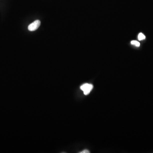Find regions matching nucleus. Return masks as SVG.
<instances>
[{
    "mask_svg": "<svg viewBox=\"0 0 153 153\" xmlns=\"http://www.w3.org/2000/svg\"><path fill=\"white\" fill-rule=\"evenodd\" d=\"M80 153H90V152L89 151V150H84L82 151L81 152H80Z\"/></svg>",
    "mask_w": 153,
    "mask_h": 153,
    "instance_id": "5",
    "label": "nucleus"
},
{
    "mask_svg": "<svg viewBox=\"0 0 153 153\" xmlns=\"http://www.w3.org/2000/svg\"><path fill=\"white\" fill-rule=\"evenodd\" d=\"M40 25L41 21L39 20H36L29 25L28 26L29 30L31 32L35 31L39 28Z\"/></svg>",
    "mask_w": 153,
    "mask_h": 153,
    "instance_id": "2",
    "label": "nucleus"
},
{
    "mask_svg": "<svg viewBox=\"0 0 153 153\" xmlns=\"http://www.w3.org/2000/svg\"><path fill=\"white\" fill-rule=\"evenodd\" d=\"M131 43L132 45H135V46L137 47H139L140 46V43L139 42H138L137 41H131Z\"/></svg>",
    "mask_w": 153,
    "mask_h": 153,
    "instance_id": "4",
    "label": "nucleus"
},
{
    "mask_svg": "<svg viewBox=\"0 0 153 153\" xmlns=\"http://www.w3.org/2000/svg\"><path fill=\"white\" fill-rule=\"evenodd\" d=\"M93 86L91 84L85 83L80 86V89L83 91L84 94L87 95L90 93V92L92 90Z\"/></svg>",
    "mask_w": 153,
    "mask_h": 153,
    "instance_id": "1",
    "label": "nucleus"
},
{
    "mask_svg": "<svg viewBox=\"0 0 153 153\" xmlns=\"http://www.w3.org/2000/svg\"><path fill=\"white\" fill-rule=\"evenodd\" d=\"M138 39H139V41H142V40L145 39V35H144V34H142V33H140L139 34V35H138Z\"/></svg>",
    "mask_w": 153,
    "mask_h": 153,
    "instance_id": "3",
    "label": "nucleus"
}]
</instances>
